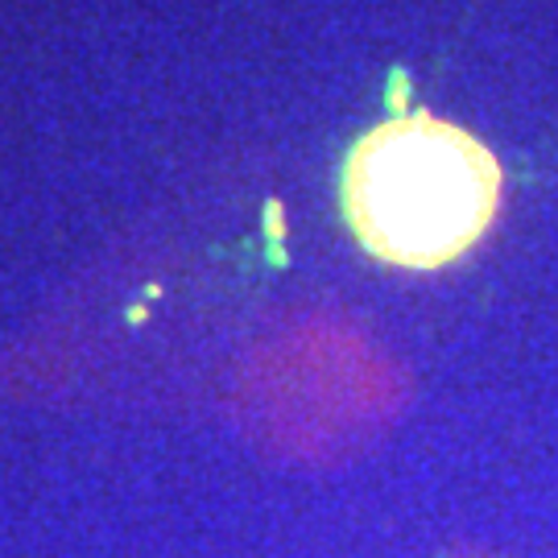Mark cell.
Instances as JSON below:
<instances>
[{"label": "cell", "instance_id": "cell-1", "mask_svg": "<svg viewBox=\"0 0 558 558\" xmlns=\"http://www.w3.org/2000/svg\"><path fill=\"white\" fill-rule=\"evenodd\" d=\"M497 154L430 112L380 120L339 170L343 220L368 257L439 269L472 253L500 211Z\"/></svg>", "mask_w": 558, "mask_h": 558}]
</instances>
